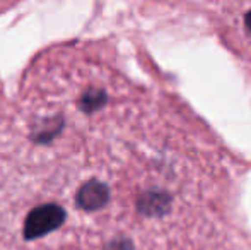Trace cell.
<instances>
[{"instance_id":"obj_3","label":"cell","mask_w":251,"mask_h":250,"mask_svg":"<svg viewBox=\"0 0 251 250\" xmlns=\"http://www.w3.org/2000/svg\"><path fill=\"white\" fill-rule=\"evenodd\" d=\"M248 24H250V29H251V12H250V16H248Z\"/></svg>"},{"instance_id":"obj_1","label":"cell","mask_w":251,"mask_h":250,"mask_svg":"<svg viewBox=\"0 0 251 250\" xmlns=\"http://www.w3.org/2000/svg\"><path fill=\"white\" fill-rule=\"evenodd\" d=\"M65 221V211L56 204H45L38 206L27 214L26 223H24V237L27 240L45 237L51 233L58 226H62Z\"/></svg>"},{"instance_id":"obj_2","label":"cell","mask_w":251,"mask_h":250,"mask_svg":"<svg viewBox=\"0 0 251 250\" xmlns=\"http://www.w3.org/2000/svg\"><path fill=\"white\" fill-rule=\"evenodd\" d=\"M75 200L82 209H101L109 200V189L106 187V184H102L100 180H89L77 192Z\"/></svg>"}]
</instances>
